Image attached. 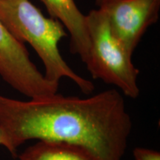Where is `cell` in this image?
Instances as JSON below:
<instances>
[{
    "instance_id": "9c48e42d",
    "label": "cell",
    "mask_w": 160,
    "mask_h": 160,
    "mask_svg": "<svg viewBox=\"0 0 160 160\" xmlns=\"http://www.w3.org/2000/svg\"><path fill=\"white\" fill-rule=\"evenodd\" d=\"M5 139H4L1 130H0V145H2V146H4V147H5Z\"/></svg>"
},
{
    "instance_id": "277c9868",
    "label": "cell",
    "mask_w": 160,
    "mask_h": 160,
    "mask_svg": "<svg viewBox=\"0 0 160 160\" xmlns=\"http://www.w3.org/2000/svg\"><path fill=\"white\" fill-rule=\"evenodd\" d=\"M99 8L113 34L133 56L148 28L159 19L160 0H105Z\"/></svg>"
},
{
    "instance_id": "30bf717a",
    "label": "cell",
    "mask_w": 160,
    "mask_h": 160,
    "mask_svg": "<svg viewBox=\"0 0 160 160\" xmlns=\"http://www.w3.org/2000/svg\"><path fill=\"white\" fill-rule=\"evenodd\" d=\"M95 1H96V4H97V5L99 6L104 1H105V0H95Z\"/></svg>"
},
{
    "instance_id": "8992f818",
    "label": "cell",
    "mask_w": 160,
    "mask_h": 160,
    "mask_svg": "<svg viewBox=\"0 0 160 160\" xmlns=\"http://www.w3.org/2000/svg\"><path fill=\"white\" fill-rule=\"evenodd\" d=\"M52 18L58 19L69 32L70 49L82 62L88 63L90 41L86 16L82 13L74 0H41Z\"/></svg>"
},
{
    "instance_id": "52a82bcc",
    "label": "cell",
    "mask_w": 160,
    "mask_h": 160,
    "mask_svg": "<svg viewBox=\"0 0 160 160\" xmlns=\"http://www.w3.org/2000/svg\"><path fill=\"white\" fill-rule=\"evenodd\" d=\"M17 157L19 160H99L80 145L46 139L38 140Z\"/></svg>"
},
{
    "instance_id": "6da1fadb",
    "label": "cell",
    "mask_w": 160,
    "mask_h": 160,
    "mask_svg": "<svg viewBox=\"0 0 160 160\" xmlns=\"http://www.w3.org/2000/svg\"><path fill=\"white\" fill-rule=\"evenodd\" d=\"M132 127L116 89L84 98L57 92L28 101L0 95V130L13 158L25 142L46 139L80 145L99 160H122Z\"/></svg>"
},
{
    "instance_id": "5b68a950",
    "label": "cell",
    "mask_w": 160,
    "mask_h": 160,
    "mask_svg": "<svg viewBox=\"0 0 160 160\" xmlns=\"http://www.w3.org/2000/svg\"><path fill=\"white\" fill-rule=\"evenodd\" d=\"M0 77L23 93L39 82L42 73L30 58L24 43L18 41L0 20Z\"/></svg>"
},
{
    "instance_id": "7a4b0ae2",
    "label": "cell",
    "mask_w": 160,
    "mask_h": 160,
    "mask_svg": "<svg viewBox=\"0 0 160 160\" xmlns=\"http://www.w3.org/2000/svg\"><path fill=\"white\" fill-rule=\"evenodd\" d=\"M0 20L18 41L34 49L48 80L59 83L61 79L68 78L85 94L93 93V82L77 74L60 53L59 43L68 33L59 20L45 17L29 0H0Z\"/></svg>"
},
{
    "instance_id": "3957f363",
    "label": "cell",
    "mask_w": 160,
    "mask_h": 160,
    "mask_svg": "<svg viewBox=\"0 0 160 160\" xmlns=\"http://www.w3.org/2000/svg\"><path fill=\"white\" fill-rule=\"evenodd\" d=\"M90 41L89 59L86 68L93 79L114 85L126 97L139 95V70L130 55L111 32L107 16L101 8L86 15Z\"/></svg>"
},
{
    "instance_id": "ba28073f",
    "label": "cell",
    "mask_w": 160,
    "mask_h": 160,
    "mask_svg": "<svg viewBox=\"0 0 160 160\" xmlns=\"http://www.w3.org/2000/svg\"><path fill=\"white\" fill-rule=\"evenodd\" d=\"M135 160H160V153L155 150L137 147L133 151Z\"/></svg>"
}]
</instances>
